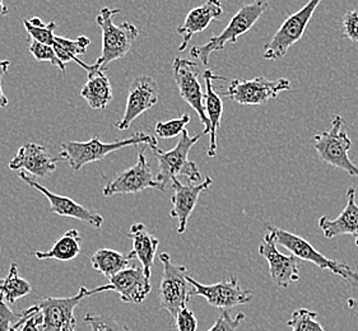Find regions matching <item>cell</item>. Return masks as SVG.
I'll return each instance as SVG.
<instances>
[{"instance_id":"d4e9b609","label":"cell","mask_w":358,"mask_h":331,"mask_svg":"<svg viewBox=\"0 0 358 331\" xmlns=\"http://www.w3.org/2000/svg\"><path fill=\"white\" fill-rule=\"evenodd\" d=\"M136 259V253L133 250L122 253L111 249H100L92 255L91 264L94 270L100 272L102 275L110 279L124 269L130 267L131 261Z\"/></svg>"},{"instance_id":"8d00e7d4","label":"cell","mask_w":358,"mask_h":331,"mask_svg":"<svg viewBox=\"0 0 358 331\" xmlns=\"http://www.w3.org/2000/svg\"><path fill=\"white\" fill-rule=\"evenodd\" d=\"M175 325L178 331H196L198 330V320L192 310L185 307L180 311L178 316L175 317Z\"/></svg>"},{"instance_id":"f546056e","label":"cell","mask_w":358,"mask_h":331,"mask_svg":"<svg viewBox=\"0 0 358 331\" xmlns=\"http://www.w3.org/2000/svg\"><path fill=\"white\" fill-rule=\"evenodd\" d=\"M317 312L308 309H299L287 321L292 331H325L320 323H317Z\"/></svg>"},{"instance_id":"9c48e42d","label":"cell","mask_w":358,"mask_h":331,"mask_svg":"<svg viewBox=\"0 0 358 331\" xmlns=\"http://www.w3.org/2000/svg\"><path fill=\"white\" fill-rule=\"evenodd\" d=\"M164 272L158 290L159 306L166 310L173 318L178 316L180 311L184 310L190 301V283L187 281V267L175 265L171 256L167 252L159 255Z\"/></svg>"},{"instance_id":"e0dca14e","label":"cell","mask_w":358,"mask_h":331,"mask_svg":"<svg viewBox=\"0 0 358 331\" xmlns=\"http://www.w3.org/2000/svg\"><path fill=\"white\" fill-rule=\"evenodd\" d=\"M212 179L206 177L201 182L182 184L178 177L172 179L171 186L173 194L171 196L172 209L170 216L178 219V232L184 235L187 228L189 218L192 216L198 199L204 190L212 185Z\"/></svg>"},{"instance_id":"4316f807","label":"cell","mask_w":358,"mask_h":331,"mask_svg":"<svg viewBox=\"0 0 358 331\" xmlns=\"http://www.w3.org/2000/svg\"><path fill=\"white\" fill-rule=\"evenodd\" d=\"M82 250V238L77 230L65 232L57 240L49 251H36L35 255L38 260H59V261H71L76 259Z\"/></svg>"},{"instance_id":"1f68e13d","label":"cell","mask_w":358,"mask_h":331,"mask_svg":"<svg viewBox=\"0 0 358 331\" xmlns=\"http://www.w3.org/2000/svg\"><path fill=\"white\" fill-rule=\"evenodd\" d=\"M190 123V116L184 114L176 119H171L167 122H159L155 126V131L158 137L162 139H171V138L181 135L182 131L187 129V124Z\"/></svg>"},{"instance_id":"6da1fadb","label":"cell","mask_w":358,"mask_h":331,"mask_svg":"<svg viewBox=\"0 0 358 331\" xmlns=\"http://www.w3.org/2000/svg\"><path fill=\"white\" fill-rule=\"evenodd\" d=\"M122 12L120 8H101L96 22L102 31V50L100 58L96 60V66L100 71H106L113 61L124 59L129 52L133 43L139 35V29L130 22H122L116 26L115 15Z\"/></svg>"},{"instance_id":"ab89813d","label":"cell","mask_w":358,"mask_h":331,"mask_svg":"<svg viewBox=\"0 0 358 331\" xmlns=\"http://www.w3.org/2000/svg\"><path fill=\"white\" fill-rule=\"evenodd\" d=\"M347 306L350 307V310L355 311L358 314V298H348Z\"/></svg>"},{"instance_id":"83f0119b","label":"cell","mask_w":358,"mask_h":331,"mask_svg":"<svg viewBox=\"0 0 358 331\" xmlns=\"http://www.w3.org/2000/svg\"><path fill=\"white\" fill-rule=\"evenodd\" d=\"M32 287L29 281L18 275L17 264H12L7 278L0 279V295L10 304H15L18 300L31 293Z\"/></svg>"},{"instance_id":"44dd1931","label":"cell","mask_w":358,"mask_h":331,"mask_svg":"<svg viewBox=\"0 0 358 331\" xmlns=\"http://www.w3.org/2000/svg\"><path fill=\"white\" fill-rule=\"evenodd\" d=\"M319 228L322 230L324 237L328 240L353 235L358 236V204L356 203V187H348L347 190V205L343 212L336 219L328 216L319 218Z\"/></svg>"},{"instance_id":"9a60e30c","label":"cell","mask_w":358,"mask_h":331,"mask_svg":"<svg viewBox=\"0 0 358 331\" xmlns=\"http://www.w3.org/2000/svg\"><path fill=\"white\" fill-rule=\"evenodd\" d=\"M158 102L157 82L148 77L141 75L131 82L127 98V108L124 116L115 123L117 129L128 130L136 117L155 108Z\"/></svg>"},{"instance_id":"d6986e66","label":"cell","mask_w":358,"mask_h":331,"mask_svg":"<svg viewBox=\"0 0 358 331\" xmlns=\"http://www.w3.org/2000/svg\"><path fill=\"white\" fill-rule=\"evenodd\" d=\"M111 290L120 295L124 303H143L151 293V278L144 273L142 265H130L110 278Z\"/></svg>"},{"instance_id":"52a82bcc","label":"cell","mask_w":358,"mask_h":331,"mask_svg":"<svg viewBox=\"0 0 358 331\" xmlns=\"http://www.w3.org/2000/svg\"><path fill=\"white\" fill-rule=\"evenodd\" d=\"M343 124L342 116H334L330 130L317 133L314 137L315 149L320 159L327 165L339 168L350 176L358 177V167L348 156L352 140L345 131H342Z\"/></svg>"},{"instance_id":"cb8c5ba5","label":"cell","mask_w":358,"mask_h":331,"mask_svg":"<svg viewBox=\"0 0 358 331\" xmlns=\"http://www.w3.org/2000/svg\"><path fill=\"white\" fill-rule=\"evenodd\" d=\"M80 96L86 100L92 110H105L113 101V88L103 71L96 69L88 73V80L80 91Z\"/></svg>"},{"instance_id":"4dcf8cb0","label":"cell","mask_w":358,"mask_h":331,"mask_svg":"<svg viewBox=\"0 0 358 331\" xmlns=\"http://www.w3.org/2000/svg\"><path fill=\"white\" fill-rule=\"evenodd\" d=\"M29 50L31 52V55L34 58L38 60V61H49L52 65H55L57 68L60 69V72H63L65 74V64L57 58V52L54 50V47L50 45H45V43H38L36 40H29Z\"/></svg>"},{"instance_id":"74e56055","label":"cell","mask_w":358,"mask_h":331,"mask_svg":"<svg viewBox=\"0 0 358 331\" xmlns=\"http://www.w3.org/2000/svg\"><path fill=\"white\" fill-rule=\"evenodd\" d=\"M41 324H43V315L41 312L38 311L35 315L29 316L21 328L20 330H12V331H43L41 330Z\"/></svg>"},{"instance_id":"5bb4252c","label":"cell","mask_w":358,"mask_h":331,"mask_svg":"<svg viewBox=\"0 0 358 331\" xmlns=\"http://www.w3.org/2000/svg\"><path fill=\"white\" fill-rule=\"evenodd\" d=\"M277 240L272 230L263 238L262 245L259 246V253L266 260L269 265V275L273 283L278 288H286L289 284L300 281V272L297 267L299 259L294 255H285L277 249Z\"/></svg>"},{"instance_id":"3957f363","label":"cell","mask_w":358,"mask_h":331,"mask_svg":"<svg viewBox=\"0 0 358 331\" xmlns=\"http://www.w3.org/2000/svg\"><path fill=\"white\" fill-rule=\"evenodd\" d=\"M268 6L269 0H252L250 4L240 8L236 15L231 18L227 27L220 35L210 37L204 45L193 46L190 55L193 58L199 59L201 64L208 66L210 55L215 51L223 50L227 43H237L238 37L243 36L255 26V23L268 9Z\"/></svg>"},{"instance_id":"7a4b0ae2","label":"cell","mask_w":358,"mask_h":331,"mask_svg":"<svg viewBox=\"0 0 358 331\" xmlns=\"http://www.w3.org/2000/svg\"><path fill=\"white\" fill-rule=\"evenodd\" d=\"M148 145L155 147L157 145V139L145 133H136L133 137L122 140H116L113 143H103L101 142L99 135H94L87 142H64L60 143L62 153L60 159L66 161L72 167L73 171H79L83 166L88 163L99 162L106 159L110 153L119 151L131 145Z\"/></svg>"},{"instance_id":"836d02e7","label":"cell","mask_w":358,"mask_h":331,"mask_svg":"<svg viewBox=\"0 0 358 331\" xmlns=\"http://www.w3.org/2000/svg\"><path fill=\"white\" fill-rule=\"evenodd\" d=\"M4 297L0 295V331H12L23 317V312H15L7 303Z\"/></svg>"},{"instance_id":"603a6c76","label":"cell","mask_w":358,"mask_h":331,"mask_svg":"<svg viewBox=\"0 0 358 331\" xmlns=\"http://www.w3.org/2000/svg\"><path fill=\"white\" fill-rule=\"evenodd\" d=\"M128 236L133 241V252L136 260L143 267L145 275L151 278L152 267L159 245L158 238L153 237L143 223L131 224Z\"/></svg>"},{"instance_id":"60d3db41","label":"cell","mask_w":358,"mask_h":331,"mask_svg":"<svg viewBox=\"0 0 358 331\" xmlns=\"http://www.w3.org/2000/svg\"><path fill=\"white\" fill-rule=\"evenodd\" d=\"M9 13V9L7 6L4 4V0H0V17H4Z\"/></svg>"},{"instance_id":"ac0fdd59","label":"cell","mask_w":358,"mask_h":331,"mask_svg":"<svg viewBox=\"0 0 358 331\" xmlns=\"http://www.w3.org/2000/svg\"><path fill=\"white\" fill-rule=\"evenodd\" d=\"M60 157H52L43 145L26 143L22 145L13 159L9 162V168L15 171H26L36 177H49L57 170V162Z\"/></svg>"},{"instance_id":"b9f144b4","label":"cell","mask_w":358,"mask_h":331,"mask_svg":"<svg viewBox=\"0 0 358 331\" xmlns=\"http://www.w3.org/2000/svg\"><path fill=\"white\" fill-rule=\"evenodd\" d=\"M355 244H356V246L358 247V236L356 237V241H355Z\"/></svg>"},{"instance_id":"8fae6325","label":"cell","mask_w":358,"mask_h":331,"mask_svg":"<svg viewBox=\"0 0 358 331\" xmlns=\"http://www.w3.org/2000/svg\"><path fill=\"white\" fill-rule=\"evenodd\" d=\"M172 71L173 80L179 88L181 98L199 116L201 124L204 125L203 135H209L210 125L204 106L206 92H203L201 82L198 78V64L187 59L175 58L172 63Z\"/></svg>"},{"instance_id":"7402d4cb","label":"cell","mask_w":358,"mask_h":331,"mask_svg":"<svg viewBox=\"0 0 358 331\" xmlns=\"http://www.w3.org/2000/svg\"><path fill=\"white\" fill-rule=\"evenodd\" d=\"M206 82V94H204V106L207 112L208 120L210 125L209 130V145H208V157H215L217 154V134L221 128V120L223 115V102L221 96L215 91L213 87V80H224L220 75H215L210 69H207L204 74Z\"/></svg>"},{"instance_id":"ba28073f","label":"cell","mask_w":358,"mask_h":331,"mask_svg":"<svg viewBox=\"0 0 358 331\" xmlns=\"http://www.w3.org/2000/svg\"><path fill=\"white\" fill-rule=\"evenodd\" d=\"M320 3L322 0H308L300 10L287 17L286 21L280 24L271 41L265 43L263 58L269 61L285 58L294 43H299L305 35L308 23Z\"/></svg>"},{"instance_id":"7c38bea8","label":"cell","mask_w":358,"mask_h":331,"mask_svg":"<svg viewBox=\"0 0 358 331\" xmlns=\"http://www.w3.org/2000/svg\"><path fill=\"white\" fill-rule=\"evenodd\" d=\"M187 281L190 283V295L203 297L210 306L215 309H234L240 304L250 302L254 297L251 290L241 288L236 277L231 275L227 281H220L215 284H201L193 279L187 274Z\"/></svg>"},{"instance_id":"2e32d148","label":"cell","mask_w":358,"mask_h":331,"mask_svg":"<svg viewBox=\"0 0 358 331\" xmlns=\"http://www.w3.org/2000/svg\"><path fill=\"white\" fill-rule=\"evenodd\" d=\"M18 177L22 181H24L29 186L36 189L37 191H40L49 200L50 212H52L54 214L78 219V221H82L88 226H92L94 228H101L102 227L103 218L99 213L92 212L91 209L83 207L79 203L74 202L71 198L51 193L49 189H46L43 185H41L38 181L31 179V176H29L26 171H23V170L18 172Z\"/></svg>"},{"instance_id":"30bf717a","label":"cell","mask_w":358,"mask_h":331,"mask_svg":"<svg viewBox=\"0 0 358 331\" xmlns=\"http://www.w3.org/2000/svg\"><path fill=\"white\" fill-rule=\"evenodd\" d=\"M288 89H291V82L287 78L269 80L264 77H257L254 80H231L223 96L238 105L257 106L277 98L280 92Z\"/></svg>"},{"instance_id":"484cf974","label":"cell","mask_w":358,"mask_h":331,"mask_svg":"<svg viewBox=\"0 0 358 331\" xmlns=\"http://www.w3.org/2000/svg\"><path fill=\"white\" fill-rule=\"evenodd\" d=\"M91 45V40L86 36H79L77 38H68V37L55 36L54 41V50L57 52V58L60 59L64 64L69 61H74L76 64L86 69L87 72H94L99 69L96 64L88 65L80 61L79 55L86 54L88 46Z\"/></svg>"},{"instance_id":"4fadbf2b","label":"cell","mask_w":358,"mask_h":331,"mask_svg":"<svg viewBox=\"0 0 358 331\" xmlns=\"http://www.w3.org/2000/svg\"><path fill=\"white\" fill-rule=\"evenodd\" d=\"M145 189H156L162 193L165 191L164 186L158 182L157 176L152 172L143 148L138 153L136 165L119 173L113 180L108 181L106 186L103 187V195L136 194Z\"/></svg>"},{"instance_id":"e575fe53","label":"cell","mask_w":358,"mask_h":331,"mask_svg":"<svg viewBox=\"0 0 358 331\" xmlns=\"http://www.w3.org/2000/svg\"><path fill=\"white\" fill-rule=\"evenodd\" d=\"M245 318L244 312H238L236 316L232 317L227 311H222L213 326L206 331H236Z\"/></svg>"},{"instance_id":"8992f818","label":"cell","mask_w":358,"mask_h":331,"mask_svg":"<svg viewBox=\"0 0 358 331\" xmlns=\"http://www.w3.org/2000/svg\"><path fill=\"white\" fill-rule=\"evenodd\" d=\"M266 230H272L277 244L294 255L297 259L308 261L322 270H330L331 273L337 274L345 281L358 284V272L353 270L348 264L339 263L336 260L328 259L322 252L317 251L314 246L308 242L305 238L294 235L292 232L282 230L278 227H273L271 224L265 226Z\"/></svg>"},{"instance_id":"277c9868","label":"cell","mask_w":358,"mask_h":331,"mask_svg":"<svg viewBox=\"0 0 358 331\" xmlns=\"http://www.w3.org/2000/svg\"><path fill=\"white\" fill-rule=\"evenodd\" d=\"M201 138V135L190 137L185 129L180 135L178 145L171 151H161L158 145L152 147L151 149L158 161L157 180L165 190L167 184H171L172 179L178 176L185 177L187 182H201V173L198 166L189 159V153Z\"/></svg>"},{"instance_id":"f35d334b","label":"cell","mask_w":358,"mask_h":331,"mask_svg":"<svg viewBox=\"0 0 358 331\" xmlns=\"http://www.w3.org/2000/svg\"><path fill=\"white\" fill-rule=\"evenodd\" d=\"M10 66L9 60H0V108H7L8 98L7 96L3 92V80L8 73V69Z\"/></svg>"},{"instance_id":"5b68a950","label":"cell","mask_w":358,"mask_h":331,"mask_svg":"<svg viewBox=\"0 0 358 331\" xmlns=\"http://www.w3.org/2000/svg\"><path fill=\"white\" fill-rule=\"evenodd\" d=\"M111 290V284L101 286L94 289L80 287L79 292L72 297L57 298V297H45L36 303L43 315V331H76L77 320L74 316V310L79 302L91 295H99L101 292Z\"/></svg>"},{"instance_id":"f1b7e54d","label":"cell","mask_w":358,"mask_h":331,"mask_svg":"<svg viewBox=\"0 0 358 331\" xmlns=\"http://www.w3.org/2000/svg\"><path fill=\"white\" fill-rule=\"evenodd\" d=\"M23 26L29 34V38L36 40L38 43H45V45H54L55 41V27L57 23L54 21L49 23H43L41 18L34 17L31 20H24Z\"/></svg>"},{"instance_id":"d6a6232c","label":"cell","mask_w":358,"mask_h":331,"mask_svg":"<svg viewBox=\"0 0 358 331\" xmlns=\"http://www.w3.org/2000/svg\"><path fill=\"white\" fill-rule=\"evenodd\" d=\"M85 323L90 325L91 331H130L129 326L110 316L87 314Z\"/></svg>"},{"instance_id":"ffe728a7","label":"cell","mask_w":358,"mask_h":331,"mask_svg":"<svg viewBox=\"0 0 358 331\" xmlns=\"http://www.w3.org/2000/svg\"><path fill=\"white\" fill-rule=\"evenodd\" d=\"M223 15L222 4L220 0H207L201 7L193 8L184 23L178 27V34L181 36L179 51H185L194 35L201 34L210 26V23Z\"/></svg>"},{"instance_id":"d590c367","label":"cell","mask_w":358,"mask_h":331,"mask_svg":"<svg viewBox=\"0 0 358 331\" xmlns=\"http://www.w3.org/2000/svg\"><path fill=\"white\" fill-rule=\"evenodd\" d=\"M342 32L352 43H358V10L347 12L342 21Z\"/></svg>"}]
</instances>
